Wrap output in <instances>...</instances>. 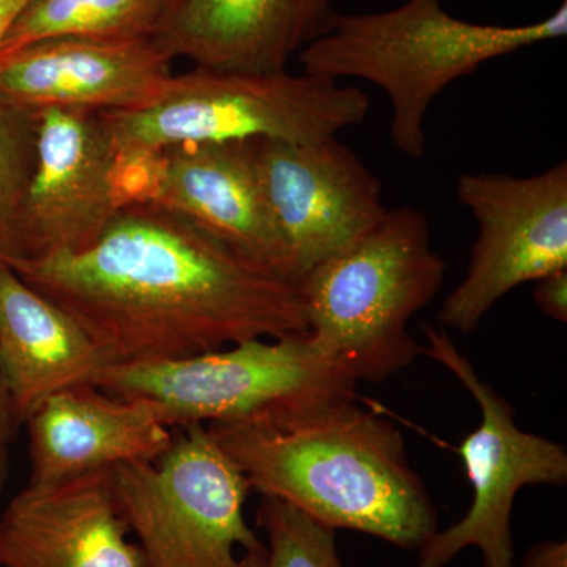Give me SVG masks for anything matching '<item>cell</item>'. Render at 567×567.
Instances as JSON below:
<instances>
[{"label":"cell","instance_id":"cell-3","mask_svg":"<svg viewBox=\"0 0 567 567\" xmlns=\"http://www.w3.org/2000/svg\"><path fill=\"white\" fill-rule=\"evenodd\" d=\"M567 33V3L544 20L520 25L458 20L442 0H406L372 13H336L298 54L301 71L322 80L371 82L391 103L390 136L413 159L427 148L424 123L432 103L484 63Z\"/></svg>","mask_w":567,"mask_h":567},{"label":"cell","instance_id":"cell-9","mask_svg":"<svg viewBox=\"0 0 567 567\" xmlns=\"http://www.w3.org/2000/svg\"><path fill=\"white\" fill-rule=\"evenodd\" d=\"M456 194L480 233L464 281L443 301L439 320L472 333L511 290L567 268V163L529 177L464 174Z\"/></svg>","mask_w":567,"mask_h":567},{"label":"cell","instance_id":"cell-8","mask_svg":"<svg viewBox=\"0 0 567 567\" xmlns=\"http://www.w3.org/2000/svg\"><path fill=\"white\" fill-rule=\"evenodd\" d=\"M423 353L447 369L481 410V423L458 446L473 502L461 520L436 532L417 550L416 567H445L465 548H477L483 567L516 566L514 502L527 486L561 487L567 483V450L546 436L522 431L516 413L491 383L484 382L443 330L424 324Z\"/></svg>","mask_w":567,"mask_h":567},{"label":"cell","instance_id":"cell-12","mask_svg":"<svg viewBox=\"0 0 567 567\" xmlns=\"http://www.w3.org/2000/svg\"><path fill=\"white\" fill-rule=\"evenodd\" d=\"M140 200L181 213L245 259L295 284L265 196L257 141L182 145L153 156Z\"/></svg>","mask_w":567,"mask_h":567},{"label":"cell","instance_id":"cell-4","mask_svg":"<svg viewBox=\"0 0 567 567\" xmlns=\"http://www.w3.org/2000/svg\"><path fill=\"white\" fill-rule=\"evenodd\" d=\"M424 212L399 207L298 281L308 333L357 382L382 383L423 353L412 317L445 281Z\"/></svg>","mask_w":567,"mask_h":567},{"label":"cell","instance_id":"cell-5","mask_svg":"<svg viewBox=\"0 0 567 567\" xmlns=\"http://www.w3.org/2000/svg\"><path fill=\"white\" fill-rule=\"evenodd\" d=\"M371 100L357 87L303 71L200 69L171 76L148 102L103 112L118 169L182 145L241 141L315 142L360 125Z\"/></svg>","mask_w":567,"mask_h":567},{"label":"cell","instance_id":"cell-18","mask_svg":"<svg viewBox=\"0 0 567 567\" xmlns=\"http://www.w3.org/2000/svg\"><path fill=\"white\" fill-rule=\"evenodd\" d=\"M177 0H29L0 44V58L61 37L156 39Z\"/></svg>","mask_w":567,"mask_h":567},{"label":"cell","instance_id":"cell-19","mask_svg":"<svg viewBox=\"0 0 567 567\" xmlns=\"http://www.w3.org/2000/svg\"><path fill=\"white\" fill-rule=\"evenodd\" d=\"M35 111L0 103V264L32 259L28 197L35 164Z\"/></svg>","mask_w":567,"mask_h":567},{"label":"cell","instance_id":"cell-17","mask_svg":"<svg viewBox=\"0 0 567 567\" xmlns=\"http://www.w3.org/2000/svg\"><path fill=\"white\" fill-rule=\"evenodd\" d=\"M112 364L73 317L0 264V383L20 427L44 399L96 386Z\"/></svg>","mask_w":567,"mask_h":567},{"label":"cell","instance_id":"cell-20","mask_svg":"<svg viewBox=\"0 0 567 567\" xmlns=\"http://www.w3.org/2000/svg\"><path fill=\"white\" fill-rule=\"evenodd\" d=\"M256 522L265 535L264 546L241 555L244 567H344L336 529L289 503L262 496Z\"/></svg>","mask_w":567,"mask_h":567},{"label":"cell","instance_id":"cell-22","mask_svg":"<svg viewBox=\"0 0 567 567\" xmlns=\"http://www.w3.org/2000/svg\"><path fill=\"white\" fill-rule=\"evenodd\" d=\"M514 567H567V543L547 539L533 544L520 565Z\"/></svg>","mask_w":567,"mask_h":567},{"label":"cell","instance_id":"cell-13","mask_svg":"<svg viewBox=\"0 0 567 567\" xmlns=\"http://www.w3.org/2000/svg\"><path fill=\"white\" fill-rule=\"evenodd\" d=\"M173 61L155 39L41 40L0 58V103L32 111L132 110L173 76Z\"/></svg>","mask_w":567,"mask_h":567},{"label":"cell","instance_id":"cell-7","mask_svg":"<svg viewBox=\"0 0 567 567\" xmlns=\"http://www.w3.org/2000/svg\"><path fill=\"white\" fill-rule=\"evenodd\" d=\"M114 492L147 567H244L237 548L264 546L245 517L251 487L208 425L182 427L153 464L115 466Z\"/></svg>","mask_w":567,"mask_h":567},{"label":"cell","instance_id":"cell-25","mask_svg":"<svg viewBox=\"0 0 567 567\" xmlns=\"http://www.w3.org/2000/svg\"><path fill=\"white\" fill-rule=\"evenodd\" d=\"M7 472H9V450H7V445L0 443V495H2L3 484H6ZM0 567H2V561H0Z\"/></svg>","mask_w":567,"mask_h":567},{"label":"cell","instance_id":"cell-6","mask_svg":"<svg viewBox=\"0 0 567 567\" xmlns=\"http://www.w3.org/2000/svg\"><path fill=\"white\" fill-rule=\"evenodd\" d=\"M357 383L309 333L249 339L183 360L112 364L96 380L100 390L147 405L169 429L284 427L354 401Z\"/></svg>","mask_w":567,"mask_h":567},{"label":"cell","instance_id":"cell-24","mask_svg":"<svg viewBox=\"0 0 567 567\" xmlns=\"http://www.w3.org/2000/svg\"><path fill=\"white\" fill-rule=\"evenodd\" d=\"M29 0H0V44Z\"/></svg>","mask_w":567,"mask_h":567},{"label":"cell","instance_id":"cell-14","mask_svg":"<svg viewBox=\"0 0 567 567\" xmlns=\"http://www.w3.org/2000/svg\"><path fill=\"white\" fill-rule=\"evenodd\" d=\"M118 509L114 470L28 484L0 516L2 567H147Z\"/></svg>","mask_w":567,"mask_h":567},{"label":"cell","instance_id":"cell-10","mask_svg":"<svg viewBox=\"0 0 567 567\" xmlns=\"http://www.w3.org/2000/svg\"><path fill=\"white\" fill-rule=\"evenodd\" d=\"M257 164L295 284L385 216L383 186L338 137L257 141Z\"/></svg>","mask_w":567,"mask_h":567},{"label":"cell","instance_id":"cell-16","mask_svg":"<svg viewBox=\"0 0 567 567\" xmlns=\"http://www.w3.org/2000/svg\"><path fill=\"white\" fill-rule=\"evenodd\" d=\"M341 0H177L156 41L200 69L275 73L328 28Z\"/></svg>","mask_w":567,"mask_h":567},{"label":"cell","instance_id":"cell-15","mask_svg":"<svg viewBox=\"0 0 567 567\" xmlns=\"http://www.w3.org/2000/svg\"><path fill=\"white\" fill-rule=\"evenodd\" d=\"M32 486L126 464H153L174 434L140 401L115 398L95 385L50 395L28 421Z\"/></svg>","mask_w":567,"mask_h":567},{"label":"cell","instance_id":"cell-23","mask_svg":"<svg viewBox=\"0 0 567 567\" xmlns=\"http://www.w3.org/2000/svg\"><path fill=\"white\" fill-rule=\"evenodd\" d=\"M18 429H20V425L14 420L9 398H7L6 390L0 383V443L9 446L17 436Z\"/></svg>","mask_w":567,"mask_h":567},{"label":"cell","instance_id":"cell-2","mask_svg":"<svg viewBox=\"0 0 567 567\" xmlns=\"http://www.w3.org/2000/svg\"><path fill=\"white\" fill-rule=\"evenodd\" d=\"M252 492L274 496L333 529L420 550L439 513L410 465L401 431L354 401L284 427L208 424Z\"/></svg>","mask_w":567,"mask_h":567},{"label":"cell","instance_id":"cell-1","mask_svg":"<svg viewBox=\"0 0 567 567\" xmlns=\"http://www.w3.org/2000/svg\"><path fill=\"white\" fill-rule=\"evenodd\" d=\"M115 364L183 360L249 339L308 333L297 284L148 200L122 205L80 252L14 264Z\"/></svg>","mask_w":567,"mask_h":567},{"label":"cell","instance_id":"cell-11","mask_svg":"<svg viewBox=\"0 0 567 567\" xmlns=\"http://www.w3.org/2000/svg\"><path fill=\"white\" fill-rule=\"evenodd\" d=\"M35 117L28 197L33 257L80 252L102 237L123 205L111 130L100 111L48 106Z\"/></svg>","mask_w":567,"mask_h":567},{"label":"cell","instance_id":"cell-21","mask_svg":"<svg viewBox=\"0 0 567 567\" xmlns=\"http://www.w3.org/2000/svg\"><path fill=\"white\" fill-rule=\"evenodd\" d=\"M533 300L539 311L559 323L567 322V268L537 279Z\"/></svg>","mask_w":567,"mask_h":567}]
</instances>
